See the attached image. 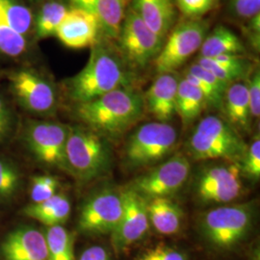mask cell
<instances>
[{"label":"cell","mask_w":260,"mask_h":260,"mask_svg":"<svg viewBox=\"0 0 260 260\" xmlns=\"http://www.w3.org/2000/svg\"><path fill=\"white\" fill-rule=\"evenodd\" d=\"M144 96L131 88H121L75 105V115L93 132L117 138L142 119Z\"/></svg>","instance_id":"obj_1"},{"label":"cell","mask_w":260,"mask_h":260,"mask_svg":"<svg viewBox=\"0 0 260 260\" xmlns=\"http://www.w3.org/2000/svg\"><path fill=\"white\" fill-rule=\"evenodd\" d=\"M119 53L100 41L91 48L83 69L66 82L68 96L75 104L86 103L117 89L130 88L132 75Z\"/></svg>","instance_id":"obj_2"},{"label":"cell","mask_w":260,"mask_h":260,"mask_svg":"<svg viewBox=\"0 0 260 260\" xmlns=\"http://www.w3.org/2000/svg\"><path fill=\"white\" fill-rule=\"evenodd\" d=\"M111 163L109 146L93 130L69 127L66 144L67 172L80 180L90 181L104 174Z\"/></svg>","instance_id":"obj_3"},{"label":"cell","mask_w":260,"mask_h":260,"mask_svg":"<svg viewBox=\"0 0 260 260\" xmlns=\"http://www.w3.org/2000/svg\"><path fill=\"white\" fill-rule=\"evenodd\" d=\"M189 149L196 160L242 159L247 147L239 133L225 120L207 116L199 122L189 140Z\"/></svg>","instance_id":"obj_4"},{"label":"cell","mask_w":260,"mask_h":260,"mask_svg":"<svg viewBox=\"0 0 260 260\" xmlns=\"http://www.w3.org/2000/svg\"><path fill=\"white\" fill-rule=\"evenodd\" d=\"M254 208L251 204L224 205L207 211L201 223L206 241L219 250H230L250 233Z\"/></svg>","instance_id":"obj_5"},{"label":"cell","mask_w":260,"mask_h":260,"mask_svg":"<svg viewBox=\"0 0 260 260\" xmlns=\"http://www.w3.org/2000/svg\"><path fill=\"white\" fill-rule=\"evenodd\" d=\"M177 142L176 128L168 122L151 121L141 125L125 146V158L132 167H143L166 157Z\"/></svg>","instance_id":"obj_6"},{"label":"cell","mask_w":260,"mask_h":260,"mask_svg":"<svg viewBox=\"0 0 260 260\" xmlns=\"http://www.w3.org/2000/svg\"><path fill=\"white\" fill-rule=\"evenodd\" d=\"M208 25L201 19H187L169 33L156 58L153 60L159 74L175 73L195 54L207 35Z\"/></svg>","instance_id":"obj_7"},{"label":"cell","mask_w":260,"mask_h":260,"mask_svg":"<svg viewBox=\"0 0 260 260\" xmlns=\"http://www.w3.org/2000/svg\"><path fill=\"white\" fill-rule=\"evenodd\" d=\"M10 91L25 111L35 115H49L58 103L54 85L32 68L22 67L7 75Z\"/></svg>","instance_id":"obj_8"},{"label":"cell","mask_w":260,"mask_h":260,"mask_svg":"<svg viewBox=\"0 0 260 260\" xmlns=\"http://www.w3.org/2000/svg\"><path fill=\"white\" fill-rule=\"evenodd\" d=\"M118 39L122 59L137 68H144L153 61L164 44L130 6L125 12Z\"/></svg>","instance_id":"obj_9"},{"label":"cell","mask_w":260,"mask_h":260,"mask_svg":"<svg viewBox=\"0 0 260 260\" xmlns=\"http://www.w3.org/2000/svg\"><path fill=\"white\" fill-rule=\"evenodd\" d=\"M123 207V190H103L84 204L78 218V229L91 235L111 234L121 220Z\"/></svg>","instance_id":"obj_10"},{"label":"cell","mask_w":260,"mask_h":260,"mask_svg":"<svg viewBox=\"0 0 260 260\" xmlns=\"http://www.w3.org/2000/svg\"><path fill=\"white\" fill-rule=\"evenodd\" d=\"M68 134L69 126L57 121L31 120L26 122L25 139L33 155L48 167L66 172Z\"/></svg>","instance_id":"obj_11"},{"label":"cell","mask_w":260,"mask_h":260,"mask_svg":"<svg viewBox=\"0 0 260 260\" xmlns=\"http://www.w3.org/2000/svg\"><path fill=\"white\" fill-rule=\"evenodd\" d=\"M191 171L187 158L177 154L149 173L140 176L130 189L136 191L146 200L169 198L185 183Z\"/></svg>","instance_id":"obj_12"},{"label":"cell","mask_w":260,"mask_h":260,"mask_svg":"<svg viewBox=\"0 0 260 260\" xmlns=\"http://www.w3.org/2000/svg\"><path fill=\"white\" fill-rule=\"evenodd\" d=\"M123 213L111 233L112 246L116 253L126 251L133 244L140 241L147 234L150 225L148 200L130 188L123 190Z\"/></svg>","instance_id":"obj_13"},{"label":"cell","mask_w":260,"mask_h":260,"mask_svg":"<svg viewBox=\"0 0 260 260\" xmlns=\"http://www.w3.org/2000/svg\"><path fill=\"white\" fill-rule=\"evenodd\" d=\"M103 35L98 19L85 10L71 7L56 31L57 39L72 49L95 46Z\"/></svg>","instance_id":"obj_14"},{"label":"cell","mask_w":260,"mask_h":260,"mask_svg":"<svg viewBox=\"0 0 260 260\" xmlns=\"http://www.w3.org/2000/svg\"><path fill=\"white\" fill-rule=\"evenodd\" d=\"M0 252L4 260H48L45 233L32 226H20L8 233Z\"/></svg>","instance_id":"obj_15"},{"label":"cell","mask_w":260,"mask_h":260,"mask_svg":"<svg viewBox=\"0 0 260 260\" xmlns=\"http://www.w3.org/2000/svg\"><path fill=\"white\" fill-rule=\"evenodd\" d=\"M178 83L176 73L159 74L145 94V109L158 121L168 122L177 114Z\"/></svg>","instance_id":"obj_16"},{"label":"cell","mask_w":260,"mask_h":260,"mask_svg":"<svg viewBox=\"0 0 260 260\" xmlns=\"http://www.w3.org/2000/svg\"><path fill=\"white\" fill-rule=\"evenodd\" d=\"M71 7L85 10L98 19L104 36L118 39L128 0H69Z\"/></svg>","instance_id":"obj_17"},{"label":"cell","mask_w":260,"mask_h":260,"mask_svg":"<svg viewBox=\"0 0 260 260\" xmlns=\"http://www.w3.org/2000/svg\"><path fill=\"white\" fill-rule=\"evenodd\" d=\"M130 7L154 34L166 40L177 19L174 0H131Z\"/></svg>","instance_id":"obj_18"},{"label":"cell","mask_w":260,"mask_h":260,"mask_svg":"<svg viewBox=\"0 0 260 260\" xmlns=\"http://www.w3.org/2000/svg\"><path fill=\"white\" fill-rule=\"evenodd\" d=\"M226 122L238 131H250L251 115L247 83L237 81L231 84L223 94L222 107Z\"/></svg>","instance_id":"obj_19"},{"label":"cell","mask_w":260,"mask_h":260,"mask_svg":"<svg viewBox=\"0 0 260 260\" xmlns=\"http://www.w3.org/2000/svg\"><path fill=\"white\" fill-rule=\"evenodd\" d=\"M149 223L162 235L177 234L182 225L184 214L180 206L170 198L148 201Z\"/></svg>","instance_id":"obj_20"},{"label":"cell","mask_w":260,"mask_h":260,"mask_svg":"<svg viewBox=\"0 0 260 260\" xmlns=\"http://www.w3.org/2000/svg\"><path fill=\"white\" fill-rule=\"evenodd\" d=\"M71 211L72 205L68 197L58 193L47 201L27 205L22 210L28 218L37 220L47 228L64 224L68 221Z\"/></svg>","instance_id":"obj_21"},{"label":"cell","mask_w":260,"mask_h":260,"mask_svg":"<svg viewBox=\"0 0 260 260\" xmlns=\"http://www.w3.org/2000/svg\"><path fill=\"white\" fill-rule=\"evenodd\" d=\"M246 48L233 31L223 25H219L207 34L200 48V57L214 58L220 55L237 54L243 55Z\"/></svg>","instance_id":"obj_22"},{"label":"cell","mask_w":260,"mask_h":260,"mask_svg":"<svg viewBox=\"0 0 260 260\" xmlns=\"http://www.w3.org/2000/svg\"><path fill=\"white\" fill-rule=\"evenodd\" d=\"M69 9L68 5L60 0H46L34 14L33 39L39 41L55 36Z\"/></svg>","instance_id":"obj_23"},{"label":"cell","mask_w":260,"mask_h":260,"mask_svg":"<svg viewBox=\"0 0 260 260\" xmlns=\"http://www.w3.org/2000/svg\"><path fill=\"white\" fill-rule=\"evenodd\" d=\"M186 80L204 93L207 105L221 108L226 85L217 79L210 72L198 63L190 66L186 71Z\"/></svg>","instance_id":"obj_24"},{"label":"cell","mask_w":260,"mask_h":260,"mask_svg":"<svg viewBox=\"0 0 260 260\" xmlns=\"http://www.w3.org/2000/svg\"><path fill=\"white\" fill-rule=\"evenodd\" d=\"M207 105L204 93L189 83L185 78L179 80L177 93V114L184 125L196 120Z\"/></svg>","instance_id":"obj_25"},{"label":"cell","mask_w":260,"mask_h":260,"mask_svg":"<svg viewBox=\"0 0 260 260\" xmlns=\"http://www.w3.org/2000/svg\"><path fill=\"white\" fill-rule=\"evenodd\" d=\"M0 7L11 27L28 40L33 38L34 13L23 0H0Z\"/></svg>","instance_id":"obj_26"},{"label":"cell","mask_w":260,"mask_h":260,"mask_svg":"<svg viewBox=\"0 0 260 260\" xmlns=\"http://www.w3.org/2000/svg\"><path fill=\"white\" fill-rule=\"evenodd\" d=\"M30 50V40L21 36L10 26L0 7V57L18 60L25 57Z\"/></svg>","instance_id":"obj_27"},{"label":"cell","mask_w":260,"mask_h":260,"mask_svg":"<svg viewBox=\"0 0 260 260\" xmlns=\"http://www.w3.org/2000/svg\"><path fill=\"white\" fill-rule=\"evenodd\" d=\"M45 236L48 260H75L74 235L63 225L48 226Z\"/></svg>","instance_id":"obj_28"},{"label":"cell","mask_w":260,"mask_h":260,"mask_svg":"<svg viewBox=\"0 0 260 260\" xmlns=\"http://www.w3.org/2000/svg\"><path fill=\"white\" fill-rule=\"evenodd\" d=\"M242 183L239 178L217 183L197 190L198 196L205 203L225 204L235 200L240 195Z\"/></svg>","instance_id":"obj_29"},{"label":"cell","mask_w":260,"mask_h":260,"mask_svg":"<svg viewBox=\"0 0 260 260\" xmlns=\"http://www.w3.org/2000/svg\"><path fill=\"white\" fill-rule=\"evenodd\" d=\"M196 63L210 72L217 79H219L228 87L231 84L240 81V79L249 73V68H236L221 65L209 58L199 57Z\"/></svg>","instance_id":"obj_30"},{"label":"cell","mask_w":260,"mask_h":260,"mask_svg":"<svg viewBox=\"0 0 260 260\" xmlns=\"http://www.w3.org/2000/svg\"><path fill=\"white\" fill-rule=\"evenodd\" d=\"M240 171L241 169L238 164L210 168L207 171H205L203 176L200 177L197 190L214 185L217 183L233 180L235 178H239Z\"/></svg>","instance_id":"obj_31"},{"label":"cell","mask_w":260,"mask_h":260,"mask_svg":"<svg viewBox=\"0 0 260 260\" xmlns=\"http://www.w3.org/2000/svg\"><path fill=\"white\" fill-rule=\"evenodd\" d=\"M20 176L9 161L0 158V199H10L19 189Z\"/></svg>","instance_id":"obj_32"},{"label":"cell","mask_w":260,"mask_h":260,"mask_svg":"<svg viewBox=\"0 0 260 260\" xmlns=\"http://www.w3.org/2000/svg\"><path fill=\"white\" fill-rule=\"evenodd\" d=\"M57 177L52 176H37L32 178L30 198L32 204L42 203L57 194L59 188Z\"/></svg>","instance_id":"obj_33"},{"label":"cell","mask_w":260,"mask_h":260,"mask_svg":"<svg viewBox=\"0 0 260 260\" xmlns=\"http://www.w3.org/2000/svg\"><path fill=\"white\" fill-rule=\"evenodd\" d=\"M219 0H175L179 11L189 19H200L215 8Z\"/></svg>","instance_id":"obj_34"},{"label":"cell","mask_w":260,"mask_h":260,"mask_svg":"<svg viewBox=\"0 0 260 260\" xmlns=\"http://www.w3.org/2000/svg\"><path fill=\"white\" fill-rule=\"evenodd\" d=\"M242 169L249 177L254 179L260 177V138L259 134L255 136L250 148H247L242 157Z\"/></svg>","instance_id":"obj_35"},{"label":"cell","mask_w":260,"mask_h":260,"mask_svg":"<svg viewBox=\"0 0 260 260\" xmlns=\"http://www.w3.org/2000/svg\"><path fill=\"white\" fill-rule=\"evenodd\" d=\"M136 260H187L182 251L160 244L140 253Z\"/></svg>","instance_id":"obj_36"},{"label":"cell","mask_w":260,"mask_h":260,"mask_svg":"<svg viewBox=\"0 0 260 260\" xmlns=\"http://www.w3.org/2000/svg\"><path fill=\"white\" fill-rule=\"evenodd\" d=\"M230 10L234 17L249 19L260 14V0H230Z\"/></svg>","instance_id":"obj_37"},{"label":"cell","mask_w":260,"mask_h":260,"mask_svg":"<svg viewBox=\"0 0 260 260\" xmlns=\"http://www.w3.org/2000/svg\"><path fill=\"white\" fill-rule=\"evenodd\" d=\"M247 87L250 100L251 119H259L260 116V73L258 68L254 69L248 80Z\"/></svg>","instance_id":"obj_38"},{"label":"cell","mask_w":260,"mask_h":260,"mask_svg":"<svg viewBox=\"0 0 260 260\" xmlns=\"http://www.w3.org/2000/svg\"><path fill=\"white\" fill-rule=\"evenodd\" d=\"M14 124V114L6 99L0 94V142L8 138Z\"/></svg>","instance_id":"obj_39"},{"label":"cell","mask_w":260,"mask_h":260,"mask_svg":"<svg viewBox=\"0 0 260 260\" xmlns=\"http://www.w3.org/2000/svg\"><path fill=\"white\" fill-rule=\"evenodd\" d=\"M246 35L249 39L251 46L254 49L259 50L260 45V14L248 20L247 25L244 28Z\"/></svg>","instance_id":"obj_40"},{"label":"cell","mask_w":260,"mask_h":260,"mask_svg":"<svg viewBox=\"0 0 260 260\" xmlns=\"http://www.w3.org/2000/svg\"><path fill=\"white\" fill-rule=\"evenodd\" d=\"M78 260H111L109 252L103 246H92L81 253Z\"/></svg>","instance_id":"obj_41"}]
</instances>
